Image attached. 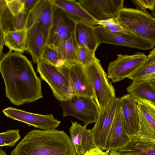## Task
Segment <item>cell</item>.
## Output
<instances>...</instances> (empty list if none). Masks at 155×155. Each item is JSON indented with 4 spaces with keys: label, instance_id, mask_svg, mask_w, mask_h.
<instances>
[{
    "label": "cell",
    "instance_id": "obj_1",
    "mask_svg": "<svg viewBox=\"0 0 155 155\" xmlns=\"http://www.w3.org/2000/svg\"><path fill=\"white\" fill-rule=\"evenodd\" d=\"M0 72L5 96L12 104L18 106L43 97L41 81L31 62L21 53L9 51L4 54Z\"/></svg>",
    "mask_w": 155,
    "mask_h": 155
},
{
    "label": "cell",
    "instance_id": "obj_2",
    "mask_svg": "<svg viewBox=\"0 0 155 155\" xmlns=\"http://www.w3.org/2000/svg\"><path fill=\"white\" fill-rule=\"evenodd\" d=\"M10 155H76L70 137L56 129L27 133Z\"/></svg>",
    "mask_w": 155,
    "mask_h": 155
},
{
    "label": "cell",
    "instance_id": "obj_3",
    "mask_svg": "<svg viewBox=\"0 0 155 155\" xmlns=\"http://www.w3.org/2000/svg\"><path fill=\"white\" fill-rule=\"evenodd\" d=\"M117 18L125 31L148 41L155 46V18L147 11L124 8Z\"/></svg>",
    "mask_w": 155,
    "mask_h": 155
},
{
    "label": "cell",
    "instance_id": "obj_4",
    "mask_svg": "<svg viewBox=\"0 0 155 155\" xmlns=\"http://www.w3.org/2000/svg\"><path fill=\"white\" fill-rule=\"evenodd\" d=\"M37 70L41 79L50 87L56 99L60 102L66 101L74 96L67 66L58 67L41 60L37 64Z\"/></svg>",
    "mask_w": 155,
    "mask_h": 155
},
{
    "label": "cell",
    "instance_id": "obj_5",
    "mask_svg": "<svg viewBox=\"0 0 155 155\" xmlns=\"http://www.w3.org/2000/svg\"><path fill=\"white\" fill-rule=\"evenodd\" d=\"M91 81L100 112L105 110L116 97L115 88L97 59L84 67Z\"/></svg>",
    "mask_w": 155,
    "mask_h": 155
},
{
    "label": "cell",
    "instance_id": "obj_6",
    "mask_svg": "<svg viewBox=\"0 0 155 155\" xmlns=\"http://www.w3.org/2000/svg\"><path fill=\"white\" fill-rule=\"evenodd\" d=\"M60 105L63 110V117H75L83 121L86 127L96 122L100 113L96 102L91 98L74 96L68 101L61 102Z\"/></svg>",
    "mask_w": 155,
    "mask_h": 155
},
{
    "label": "cell",
    "instance_id": "obj_7",
    "mask_svg": "<svg viewBox=\"0 0 155 155\" xmlns=\"http://www.w3.org/2000/svg\"><path fill=\"white\" fill-rule=\"evenodd\" d=\"M121 97H115L104 110L100 112L95 125L91 129L94 147L106 150L112 124L120 105Z\"/></svg>",
    "mask_w": 155,
    "mask_h": 155
},
{
    "label": "cell",
    "instance_id": "obj_8",
    "mask_svg": "<svg viewBox=\"0 0 155 155\" xmlns=\"http://www.w3.org/2000/svg\"><path fill=\"white\" fill-rule=\"evenodd\" d=\"M76 24L62 9L54 5L52 22L46 45L57 48L74 35Z\"/></svg>",
    "mask_w": 155,
    "mask_h": 155
},
{
    "label": "cell",
    "instance_id": "obj_9",
    "mask_svg": "<svg viewBox=\"0 0 155 155\" xmlns=\"http://www.w3.org/2000/svg\"><path fill=\"white\" fill-rule=\"evenodd\" d=\"M146 56L144 53L140 52L133 55L117 54V58L108 65V78L115 83L127 78L139 67Z\"/></svg>",
    "mask_w": 155,
    "mask_h": 155
},
{
    "label": "cell",
    "instance_id": "obj_10",
    "mask_svg": "<svg viewBox=\"0 0 155 155\" xmlns=\"http://www.w3.org/2000/svg\"><path fill=\"white\" fill-rule=\"evenodd\" d=\"M2 111L8 117L40 130L55 129L61 122L56 119L52 114L34 113L10 107L4 109Z\"/></svg>",
    "mask_w": 155,
    "mask_h": 155
},
{
    "label": "cell",
    "instance_id": "obj_11",
    "mask_svg": "<svg viewBox=\"0 0 155 155\" xmlns=\"http://www.w3.org/2000/svg\"><path fill=\"white\" fill-rule=\"evenodd\" d=\"M140 120L139 132L133 138L155 143V105L145 100H137Z\"/></svg>",
    "mask_w": 155,
    "mask_h": 155
},
{
    "label": "cell",
    "instance_id": "obj_12",
    "mask_svg": "<svg viewBox=\"0 0 155 155\" xmlns=\"http://www.w3.org/2000/svg\"><path fill=\"white\" fill-rule=\"evenodd\" d=\"M77 1L97 21L117 17L124 8V0H78Z\"/></svg>",
    "mask_w": 155,
    "mask_h": 155
},
{
    "label": "cell",
    "instance_id": "obj_13",
    "mask_svg": "<svg viewBox=\"0 0 155 155\" xmlns=\"http://www.w3.org/2000/svg\"><path fill=\"white\" fill-rule=\"evenodd\" d=\"M67 72L74 96L89 97L95 96L85 67L78 63L67 66Z\"/></svg>",
    "mask_w": 155,
    "mask_h": 155
},
{
    "label": "cell",
    "instance_id": "obj_14",
    "mask_svg": "<svg viewBox=\"0 0 155 155\" xmlns=\"http://www.w3.org/2000/svg\"><path fill=\"white\" fill-rule=\"evenodd\" d=\"M54 7L51 0H39L28 15L26 27L27 31L34 24L39 23L47 42L52 22Z\"/></svg>",
    "mask_w": 155,
    "mask_h": 155
},
{
    "label": "cell",
    "instance_id": "obj_15",
    "mask_svg": "<svg viewBox=\"0 0 155 155\" xmlns=\"http://www.w3.org/2000/svg\"><path fill=\"white\" fill-rule=\"evenodd\" d=\"M120 106L125 129L132 139L139 132L140 129L137 101L127 94L121 97Z\"/></svg>",
    "mask_w": 155,
    "mask_h": 155
},
{
    "label": "cell",
    "instance_id": "obj_16",
    "mask_svg": "<svg viewBox=\"0 0 155 155\" xmlns=\"http://www.w3.org/2000/svg\"><path fill=\"white\" fill-rule=\"evenodd\" d=\"M131 139L125 128L120 104L112 124L106 150L110 152H116L126 145Z\"/></svg>",
    "mask_w": 155,
    "mask_h": 155
},
{
    "label": "cell",
    "instance_id": "obj_17",
    "mask_svg": "<svg viewBox=\"0 0 155 155\" xmlns=\"http://www.w3.org/2000/svg\"><path fill=\"white\" fill-rule=\"evenodd\" d=\"M94 30L99 45L106 43L134 48L137 43L136 36L127 31H111L98 25L94 26Z\"/></svg>",
    "mask_w": 155,
    "mask_h": 155
},
{
    "label": "cell",
    "instance_id": "obj_18",
    "mask_svg": "<svg viewBox=\"0 0 155 155\" xmlns=\"http://www.w3.org/2000/svg\"><path fill=\"white\" fill-rule=\"evenodd\" d=\"M55 6L62 9L76 23H81L93 26L98 25L94 19L81 4L75 0H51Z\"/></svg>",
    "mask_w": 155,
    "mask_h": 155
},
{
    "label": "cell",
    "instance_id": "obj_19",
    "mask_svg": "<svg viewBox=\"0 0 155 155\" xmlns=\"http://www.w3.org/2000/svg\"><path fill=\"white\" fill-rule=\"evenodd\" d=\"M69 128L70 138L76 155H83L94 147L91 130L86 129L77 122L71 121Z\"/></svg>",
    "mask_w": 155,
    "mask_h": 155
},
{
    "label": "cell",
    "instance_id": "obj_20",
    "mask_svg": "<svg viewBox=\"0 0 155 155\" xmlns=\"http://www.w3.org/2000/svg\"><path fill=\"white\" fill-rule=\"evenodd\" d=\"M47 44L40 24H34L27 31L26 51L31 54L33 62L37 64L41 60L43 50Z\"/></svg>",
    "mask_w": 155,
    "mask_h": 155
},
{
    "label": "cell",
    "instance_id": "obj_21",
    "mask_svg": "<svg viewBox=\"0 0 155 155\" xmlns=\"http://www.w3.org/2000/svg\"><path fill=\"white\" fill-rule=\"evenodd\" d=\"M74 35L79 47L85 48L95 52L100 45L95 34L94 26L77 23Z\"/></svg>",
    "mask_w": 155,
    "mask_h": 155
},
{
    "label": "cell",
    "instance_id": "obj_22",
    "mask_svg": "<svg viewBox=\"0 0 155 155\" xmlns=\"http://www.w3.org/2000/svg\"><path fill=\"white\" fill-rule=\"evenodd\" d=\"M128 94L136 100L149 101L155 105V88L146 81H133L127 87Z\"/></svg>",
    "mask_w": 155,
    "mask_h": 155
},
{
    "label": "cell",
    "instance_id": "obj_23",
    "mask_svg": "<svg viewBox=\"0 0 155 155\" xmlns=\"http://www.w3.org/2000/svg\"><path fill=\"white\" fill-rule=\"evenodd\" d=\"M117 152L129 155H155V143L132 138Z\"/></svg>",
    "mask_w": 155,
    "mask_h": 155
},
{
    "label": "cell",
    "instance_id": "obj_24",
    "mask_svg": "<svg viewBox=\"0 0 155 155\" xmlns=\"http://www.w3.org/2000/svg\"><path fill=\"white\" fill-rule=\"evenodd\" d=\"M27 31L10 30L4 34L5 45L10 50L15 52L22 53L26 51V41Z\"/></svg>",
    "mask_w": 155,
    "mask_h": 155
},
{
    "label": "cell",
    "instance_id": "obj_25",
    "mask_svg": "<svg viewBox=\"0 0 155 155\" xmlns=\"http://www.w3.org/2000/svg\"><path fill=\"white\" fill-rule=\"evenodd\" d=\"M155 72V48L139 67L127 78L133 81L145 80Z\"/></svg>",
    "mask_w": 155,
    "mask_h": 155
},
{
    "label": "cell",
    "instance_id": "obj_26",
    "mask_svg": "<svg viewBox=\"0 0 155 155\" xmlns=\"http://www.w3.org/2000/svg\"><path fill=\"white\" fill-rule=\"evenodd\" d=\"M74 34L64 41L56 49L68 65L78 63V48Z\"/></svg>",
    "mask_w": 155,
    "mask_h": 155
},
{
    "label": "cell",
    "instance_id": "obj_27",
    "mask_svg": "<svg viewBox=\"0 0 155 155\" xmlns=\"http://www.w3.org/2000/svg\"><path fill=\"white\" fill-rule=\"evenodd\" d=\"M41 60L58 67L68 65L56 48L47 45L42 52Z\"/></svg>",
    "mask_w": 155,
    "mask_h": 155
},
{
    "label": "cell",
    "instance_id": "obj_28",
    "mask_svg": "<svg viewBox=\"0 0 155 155\" xmlns=\"http://www.w3.org/2000/svg\"><path fill=\"white\" fill-rule=\"evenodd\" d=\"M13 15L8 9L5 0H0V32L4 34L14 30L12 24Z\"/></svg>",
    "mask_w": 155,
    "mask_h": 155
},
{
    "label": "cell",
    "instance_id": "obj_29",
    "mask_svg": "<svg viewBox=\"0 0 155 155\" xmlns=\"http://www.w3.org/2000/svg\"><path fill=\"white\" fill-rule=\"evenodd\" d=\"M21 137L18 129L7 130L0 133V147H13Z\"/></svg>",
    "mask_w": 155,
    "mask_h": 155
},
{
    "label": "cell",
    "instance_id": "obj_30",
    "mask_svg": "<svg viewBox=\"0 0 155 155\" xmlns=\"http://www.w3.org/2000/svg\"><path fill=\"white\" fill-rule=\"evenodd\" d=\"M78 63L85 67L97 60L95 52L87 48L78 47L77 50Z\"/></svg>",
    "mask_w": 155,
    "mask_h": 155
},
{
    "label": "cell",
    "instance_id": "obj_31",
    "mask_svg": "<svg viewBox=\"0 0 155 155\" xmlns=\"http://www.w3.org/2000/svg\"><path fill=\"white\" fill-rule=\"evenodd\" d=\"M98 25L108 31L116 32L126 31L119 23L117 17L98 21Z\"/></svg>",
    "mask_w": 155,
    "mask_h": 155
},
{
    "label": "cell",
    "instance_id": "obj_32",
    "mask_svg": "<svg viewBox=\"0 0 155 155\" xmlns=\"http://www.w3.org/2000/svg\"><path fill=\"white\" fill-rule=\"evenodd\" d=\"M28 16V14L23 12L13 16L12 24L14 30L20 31L26 29Z\"/></svg>",
    "mask_w": 155,
    "mask_h": 155
},
{
    "label": "cell",
    "instance_id": "obj_33",
    "mask_svg": "<svg viewBox=\"0 0 155 155\" xmlns=\"http://www.w3.org/2000/svg\"><path fill=\"white\" fill-rule=\"evenodd\" d=\"M6 5L13 16L23 12L24 4L23 0H5Z\"/></svg>",
    "mask_w": 155,
    "mask_h": 155
},
{
    "label": "cell",
    "instance_id": "obj_34",
    "mask_svg": "<svg viewBox=\"0 0 155 155\" xmlns=\"http://www.w3.org/2000/svg\"><path fill=\"white\" fill-rule=\"evenodd\" d=\"M132 1L136 9L144 12H147V9L152 11L155 5V0H132Z\"/></svg>",
    "mask_w": 155,
    "mask_h": 155
},
{
    "label": "cell",
    "instance_id": "obj_35",
    "mask_svg": "<svg viewBox=\"0 0 155 155\" xmlns=\"http://www.w3.org/2000/svg\"><path fill=\"white\" fill-rule=\"evenodd\" d=\"M24 4L23 12L28 14L35 7L39 0H23Z\"/></svg>",
    "mask_w": 155,
    "mask_h": 155
},
{
    "label": "cell",
    "instance_id": "obj_36",
    "mask_svg": "<svg viewBox=\"0 0 155 155\" xmlns=\"http://www.w3.org/2000/svg\"><path fill=\"white\" fill-rule=\"evenodd\" d=\"M110 151L106 150L105 151L101 150L98 147H91L83 155H108Z\"/></svg>",
    "mask_w": 155,
    "mask_h": 155
},
{
    "label": "cell",
    "instance_id": "obj_37",
    "mask_svg": "<svg viewBox=\"0 0 155 155\" xmlns=\"http://www.w3.org/2000/svg\"><path fill=\"white\" fill-rule=\"evenodd\" d=\"M144 81H146L149 82H155V72Z\"/></svg>",
    "mask_w": 155,
    "mask_h": 155
},
{
    "label": "cell",
    "instance_id": "obj_38",
    "mask_svg": "<svg viewBox=\"0 0 155 155\" xmlns=\"http://www.w3.org/2000/svg\"><path fill=\"white\" fill-rule=\"evenodd\" d=\"M109 154V155H129L128 154H121L118 153L117 152L115 153H112L110 152Z\"/></svg>",
    "mask_w": 155,
    "mask_h": 155
},
{
    "label": "cell",
    "instance_id": "obj_39",
    "mask_svg": "<svg viewBox=\"0 0 155 155\" xmlns=\"http://www.w3.org/2000/svg\"><path fill=\"white\" fill-rule=\"evenodd\" d=\"M0 155H7L5 152L1 148L0 149Z\"/></svg>",
    "mask_w": 155,
    "mask_h": 155
},
{
    "label": "cell",
    "instance_id": "obj_40",
    "mask_svg": "<svg viewBox=\"0 0 155 155\" xmlns=\"http://www.w3.org/2000/svg\"><path fill=\"white\" fill-rule=\"evenodd\" d=\"M151 13L153 16L155 18V5L153 10L151 11Z\"/></svg>",
    "mask_w": 155,
    "mask_h": 155
},
{
    "label": "cell",
    "instance_id": "obj_41",
    "mask_svg": "<svg viewBox=\"0 0 155 155\" xmlns=\"http://www.w3.org/2000/svg\"><path fill=\"white\" fill-rule=\"evenodd\" d=\"M150 84L154 88H155V82H150Z\"/></svg>",
    "mask_w": 155,
    "mask_h": 155
}]
</instances>
